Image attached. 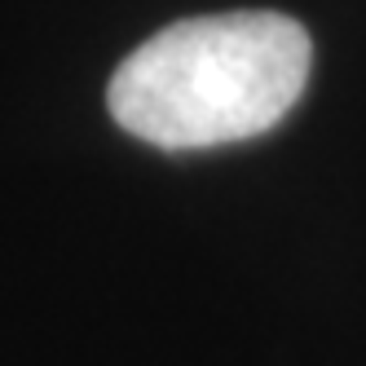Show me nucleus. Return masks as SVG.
Segmentation results:
<instances>
[{
  "mask_svg": "<svg viewBox=\"0 0 366 366\" xmlns=\"http://www.w3.org/2000/svg\"><path fill=\"white\" fill-rule=\"evenodd\" d=\"M313 49L300 22L239 9L186 18L119 62L107 107L124 133L164 150L260 137L300 102Z\"/></svg>",
  "mask_w": 366,
  "mask_h": 366,
  "instance_id": "nucleus-1",
  "label": "nucleus"
}]
</instances>
